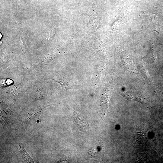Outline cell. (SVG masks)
<instances>
[{
  "label": "cell",
  "mask_w": 163,
  "mask_h": 163,
  "mask_svg": "<svg viewBox=\"0 0 163 163\" xmlns=\"http://www.w3.org/2000/svg\"><path fill=\"white\" fill-rule=\"evenodd\" d=\"M75 117L76 123L82 129H85L88 127V125L82 116L76 113Z\"/></svg>",
  "instance_id": "obj_1"
},
{
  "label": "cell",
  "mask_w": 163,
  "mask_h": 163,
  "mask_svg": "<svg viewBox=\"0 0 163 163\" xmlns=\"http://www.w3.org/2000/svg\"><path fill=\"white\" fill-rule=\"evenodd\" d=\"M20 151L24 160L26 162L29 163H34V161L30 156L28 153L24 149L23 146L20 145Z\"/></svg>",
  "instance_id": "obj_2"
}]
</instances>
